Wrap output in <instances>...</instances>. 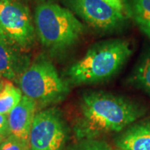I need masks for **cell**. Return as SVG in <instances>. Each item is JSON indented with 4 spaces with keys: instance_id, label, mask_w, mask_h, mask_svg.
Returning <instances> with one entry per match:
<instances>
[{
    "instance_id": "1",
    "label": "cell",
    "mask_w": 150,
    "mask_h": 150,
    "mask_svg": "<svg viewBox=\"0 0 150 150\" xmlns=\"http://www.w3.org/2000/svg\"><path fill=\"white\" fill-rule=\"evenodd\" d=\"M142 114L138 105L123 97L104 92H88L82 97L76 132L86 139L102 133L119 132Z\"/></svg>"
},
{
    "instance_id": "2",
    "label": "cell",
    "mask_w": 150,
    "mask_h": 150,
    "mask_svg": "<svg viewBox=\"0 0 150 150\" xmlns=\"http://www.w3.org/2000/svg\"><path fill=\"white\" fill-rule=\"evenodd\" d=\"M130 54L131 48L125 40L103 41L89 48L83 58L72 64L67 74L75 84L106 80L118 73Z\"/></svg>"
},
{
    "instance_id": "3",
    "label": "cell",
    "mask_w": 150,
    "mask_h": 150,
    "mask_svg": "<svg viewBox=\"0 0 150 150\" xmlns=\"http://www.w3.org/2000/svg\"><path fill=\"white\" fill-rule=\"evenodd\" d=\"M34 23L40 42L53 51L73 46L84 30L83 23L69 9L51 2L38 5Z\"/></svg>"
},
{
    "instance_id": "4",
    "label": "cell",
    "mask_w": 150,
    "mask_h": 150,
    "mask_svg": "<svg viewBox=\"0 0 150 150\" xmlns=\"http://www.w3.org/2000/svg\"><path fill=\"white\" fill-rule=\"evenodd\" d=\"M18 84L25 96L44 106L62 101L69 92L54 64L46 59L28 66L18 77Z\"/></svg>"
},
{
    "instance_id": "5",
    "label": "cell",
    "mask_w": 150,
    "mask_h": 150,
    "mask_svg": "<svg viewBox=\"0 0 150 150\" xmlns=\"http://www.w3.org/2000/svg\"><path fill=\"white\" fill-rule=\"evenodd\" d=\"M0 32L21 51L31 48L35 28L27 7L18 0H0Z\"/></svg>"
},
{
    "instance_id": "6",
    "label": "cell",
    "mask_w": 150,
    "mask_h": 150,
    "mask_svg": "<svg viewBox=\"0 0 150 150\" xmlns=\"http://www.w3.org/2000/svg\"><path fill=\"white\" fill-rule=\"evenodd\" d=\"M67 129L61 113L55 108L38 112L30 130L29 150H64Z\"/></svg>"
},
{
    "instance_id": "7",
    "label": "cell",
    "mask_w": 150,
    "mask_h": 150,
    "mask_svg": "<svg viewBox=\"0 0 150 150\" xmlns=\"http://www.w3.org/2000/svg\"><path fill=\"white\" fill-rule=\"evenodd\" d=\"M75 13L94 28L109 31L118 28L125 16L103 0H72Z\"/></svg>"
},
{
    "instance_id": "8",
    "label": "cell",
    "mask_w": 150,
    "mask_h": 150,
    "mask_svg": "<svg viewBox=\"0 0 150 150\" xmlns=\"http://www.w3.org/2000/svg\"><path fill=\"white\" fill-rule=\"evenodd\" d=\"M37 103L34 100L23 95L8 115L10 134L28 144L33 121L36 114Z\"/></svg>"
},
{
    "instance_id": "9",
    "label": "cell",
    "mask_w": 150,
    "mask_h": 150,
    "mask_svg": "<svg viewBox=\"0 0 150 150\" xmlns=\"http://www.w3.org/2000/svg\"><path fill=\"white\" fill-rule=\"evenodd\" d=\"M20 51L0 32V75L10 80L20 76L28 67Z\"/></svg>"
},
{
    "instance_id": "10",
    "label": "cell",
    "mask_w": 150,
    "mask_h": 150,
    "mask_svg": "<svg viewBox=\"0 0 150 150\" xmlns=\"http://www.w3.org/2000/svg\"><path fill=\"white\" fill-rule=\"evenodd\" d=\"M117 145L122 150H150V121L125 131L117 140Z\"/></svg>"
},
{
    "instance_id": "11",
    "label": "cell",
    "mask_w": 150,
    "mask_h": 150,
    "mask_svg": "<svg viewBox=\"0 0 150 150\" xmlns=\"http://www.w3.org/2000/svg\"><path fill=\"white\" fill-rule=\"evenodd\" d=\"M23 98L22 91L11 82L5 81L0 87V113L8 115Z\"/></svg>"
},
{
    "instance_id": "12",
    "label": "cell",
    "mask_w": 150,
    "mask_h": 150,
    "mask_svg": "<svg viewBox=\"0 0 150 150\" xmlns=\"http://www.w3.org/2000/svg\"><path fill=\"white\" fill-rule=\"evenodd\" d=\"M132 13L140 29L150 38V0H134Z\"/></svg>"
},
{
    "instance_id": "13",
    "label": "cell",
    "mask_w": 150,
    "mask_h": 150,
    "mask_svg": "<svg viewBox=\"0 0 150 150\" xmlns=\"http://www.w3.org/2000/svg\"><path fill=\"white\" fill-rule=\"evenodd\" d=\"M136 79L150 93V54L146 55L136 70Z\"/></svg>"
},
{
    "instance_id": "14",
    "label": "cell",
    "mask_w": 150,
    "mask_h": 150,
    "mask_svg": "<svg viewBox=\"0 0 150 150\" xmlns=\"http://www.w3.org/2000/svg\"><path fill=\"white\" fill-rule=\"evenodd\" d=\"M0 150H29L28 144L9 134L2 141Z\"/></svg>"
},
{
    "instance_id": "15",
    "label": "cell",
    "mask_w": 150,
    "mask_h": 150,
    "mask_svg": "<svg viewBox=\"0 0 150 150\" xmlns=\"http://www.w3.org/2000/svg\"><path fill=\"white\" fill-rule=\"evenodd\" d=\"M71 150H112L109 146L99 140L87 139L73 147Z\"/></svg>"
},
{
    "instance_id": "16",
    "label": "cell",
    "mask_w": 150,
    "mask_h": 150,
    "mask_svg": "<svg viewBox=\"0 0 150 150\" xmlns=\"http://www.w3.org/2000/svg\"><path fill=\"white\" fill-rule=\"evenodd\" d=\"M9 134H10V132H9V128H8V115L0 113V136L5 139Z\"/></svg>"
},
{
    "instance_id": "17",
    "label": "cell",
    "mask_w": 150,
    "mask_h": 150,
    "mask_svg": "<svg viewBox=\"0 0 150 150\" xmlns=\"http://www.w3.org/2000/svg\"><path fill=\"white\" fill-rule=\"evenodd\" d=\"M103 1L111 6L116 11H118V13H122L125 16L126 8H125L124 0H103Z\"/></svg>"
},
{
    "instance_id": "18",
    "label": "cell",
    "mask_w": 150,
    "mask_h": 150,
    "mask_svg": "<svg viewBox=\"0 0 150 150\" xmlns=\"http://www.w3.org/2000/svg\"><path fill=\"white\" fill-rule=\"evenodd\" d=\"M3 140H4V138H3L2 136H0V144H1V143H2Z\"/></svg>"
},
{
    "instance_id": "19",
    "label": "cell",
    "mask_w": 150,
    "mask_h": 150,
    "mask_svg": "<svg viewBox=\"0 0 150 150\" xmlns=\"http://www.w3.org/2000/svg\"><path fill=\"white\" fill-rule=\"evenodd\" d=\"M116 150H122V149H116Z\"/></svg>"
},
{
    "instance_id": "20",
    "label": "cell",
    "mask_w": 150,
    "mask_h": 150,
    "mask_svg": "<svg viewBox=\"0 0 150 150\" xmlns=\"http://www.w3.org/2000/svg\"><path fill=\"white\" fill-rule=\"evenodd\" d=\"M0 79H1V75H0Z\"/></svg>"
}]
</instances>
